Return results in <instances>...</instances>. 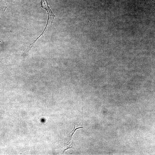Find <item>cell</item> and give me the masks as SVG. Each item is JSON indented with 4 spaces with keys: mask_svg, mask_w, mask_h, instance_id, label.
Instances as JSON below:
<instances>
[{
    "mask_svg": "<svg viewBox=\"0 0 155 155\" xmlns=\"http://www.w3.org/2000/svg\"><path fill=\"white\" fill-rule=\"evenodd\" d=\"M41 7L46 11L48 15V19L46 27L41 35L43 36L45 34L47 28V26L49 22H51V25L53 21L54 20V17L55 16L52 12V10L50 8L48 3L47 0H41L40 2Z\"/></svg>",
    "mask_w": 155,
    "mask_h": 155,
    "instance_id": "6da1fadb",
    "label": "cell"
},
{
    "mask_svg": "<svg viewBox=\"0 0 155 155\" xmlns=\"http://www.w3.org/2000/svg\"><path fill=\"white\" fill-rule=\"evenodd\" d=\"M82 128H83L80 127L75 128V126H74L73 130L69 133L64 141V148L63 151V153H64L65 151L68 149H74L73 146V142L72 138L73 135L75 133L77 129Z\"/></svg>",
    "mask_w": 155,
    "mask_h": 155,
    "instance_id": "7a4b0ae2",
    "label": "cell"
},
{
    "mask_svg": "<svg viewBox=\"0 0 155 155\" xmlns=\"http://www.w3.org/2000/svg\"><path fill=\"white\" fill-rule=\"evenodd\" d=\"M7 61L5 58L0 59V73L4 71L6 69Z\"/></svg>",
    "mask_w": 155,
    "mask_h": 155,
    "instance_id": "3957f363",
    "label": "cell"
}]
</instances>
